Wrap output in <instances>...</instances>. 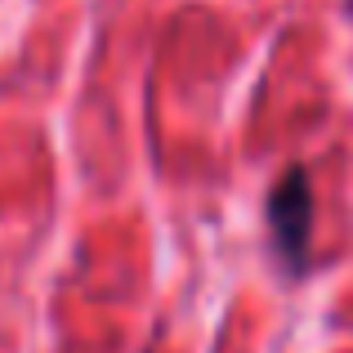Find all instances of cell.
<instances>
[{
	"label": "cell",
	"instance_id": "obj_1",
	"mask_svg": "<svg viewBox=\"0 0 353 353\" xmlns=\"http://www.w3.org/2000/svg\"><path fill=\"white\" fill-rule=\"evenodd\" d=\"M268 233H273V250L291 277L309 273L313 259V179L304 165H286L282 179L273 183L264 201Z\"/></svg>",
	"mask_w": 353,
	"mask_h": 353
}]
</instances>
